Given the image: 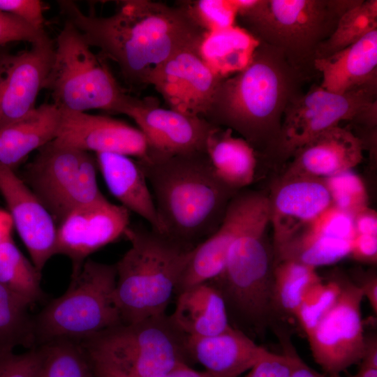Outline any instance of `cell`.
<instances>
[{
    "label": "cell",
    "instance_id": "cell-44",
    "mask_svg": "<svg viewBox=\"0 0 377 377\" xmlns=\"http://www.w3.org/2000/svg\"><path fill=\"white\" fill-rule=\"evenodd\" d=\"M283 350L290 356L292 364L290 377H330L323 375L307 365L285 337L282 338Z\"/></svg>",
    "mask_w": 377,
    "mask_h": 377
},
{
    "label": "cell",
    "instance_id": "cell-18",
    "mask_svg": "<svg viewBox=\"0 0 377 377\" xmlns=\"http://www.w3.org/2000/svg\"><path fill=\"white\" fill-rule=\"evenodd\" d=\"M56 143L84 151L114 153L141 158L148 152L142 131L121 120L61 109Z\"/></svg>",
    "mask_w": 377,
    "mask_h": 377
},
{
    "label": "cell",
    "instance_id": "cell-17",
    "mask_svg": "<svg viewBox=\"0 0 377 377\" xmlns=\"http://www.w3.org/2000/svg\"><path fill=\"white\" fill-rule=\"evenodd\" d=\"M267 200L268 195L254 191L241 190L232 198L218 228L193 250L176 295L221 274L232 243Z\"/></svg>",
    "mask_w": 377,
    "mask_h": 377
},
{
    "label": "cell",
    "instance_id": "cell-43",
    "mask_svg": "<svg viewBox=\"0 0 377 377\" xmlns=\"http://www.w3.org/2000/svg\"><path fill=\"white\" fill-rule=\"evenodd\" d=\"M349 256L358 262L376 264L377 261V235L355 234L351 240Z\"/></svg>",
    "mask_w": 377,
    "mask_h": 377
},
{
    "label": "cell",
    "instance_id": "cell-37",
    "mask_svg": "<svg viewBox=\"0 0 377 377\" xmlns=\"http://www.w3.org/2000/svg\"><path fill=\"white\" fill-rule=\"evenodd\" d=\"M332 205L353 216L368 206V196L362 179L352 170L324 179Z\"/></svg>",
    "mask_w": 377,
    "mask_h": 377
},
{
    "label": "cell",
    "instance_id": "cell-42",
    "mask_svg": "<svg viewBox=\"0 0 377 377\" xmlns=\"http://www.w3.org/2000/svg\"><path fill=\"white\" fill-rule=\"evenodd\" d=\"M267 352L244 377H290L292 364L289 355Z\"/></svg>",
    "mask_w": 377,
    "mask_h": 377
},
{
    "label": "cell",
    "instance_id": "cell-4",
    "mask_svg": "<svg viewBox=\"0 0 377 377\" xmlns=\"http://www.w3.org/2000/svg\"><path fill=\"white\" fill-rule=\"evenodd\" d=\"M359 0H232L241 27L258 41L281 50L311 80L320 46L341 16Z\"/></svg>",
    "mask_w": 377,
    "mask_h": 377
},
{
    "label": "cell",
    "instance_id": "cell-15",
    "mask_svg": "<svg viewBox=\"0 0 377 377\" xmlns=\"http://www.w3.org/2000/svg\"><path fill=\"white\" fill-rule=\"evenodd\" d=\"M28 50L0 60V129L27 115L45 89L54 53L47 34Z\"/></svg>",
    "mask_w": 377,
    "mask_h": 377
},
{
    "label": "cell",
    "instance_id": "cell-35",
    "mask_svg": "<svg viewBox=\"0 0 377 377\" xmlns=\"http://www.w3.org/2000/svg\"><path fill=\"white\" fill-rule=\"evenodd\" d=\"M340 291L339 277L326 282L320 279L307 289L294 316L306 335L333 306Z\"/></svg>",
    "mask_w": 377,
    "mask_h": 377
},
{
    "label": "cell",
    "instance_id": "cell-29",
    "mask_svg": "<svg viewBox=\"0 0 377 377\" xmlns=\"http://www.w3.org/2000/svg\"><path fill=\"white\" fill-rule=\"evenodd\" d=\"M351 241L311 232L306 228L274 251V263L293 260L316 269L349 256Z\"/></svg>",
    "mask_w": 377,
    "mask_h": 377
},
{
    "label": "cell",
    "instance_id": "cell-50",
    "mask_svg": "<svg viewBox=\"0 0 377 377\" xmlns=\"http://www.w3.org/2000/svg\"><path fill=\"white\" fill-rule=\"evenodd\" d=\"M330 377H343L339 374L330 375ZM348 377H377V369L360 367L359 371L353 376Z\"/></svg>",
    "mask_w": 377,
    "mask_h": 377
},
{
    "label": "cell",
    "instance_id": "cell-38",
    "mask_svg": "<svg viewBox=\"0 0 377 377\" xmlns=\"http://www.w3.org/2000/svg\"><path fill=\"white\" fill-rule=\"evenodd\" d=\"M306 228L317 234L349 241L355 235L353 216L333 205Z\"/></svg>",
    "mask_w": 377,
    "mask_h": 377
},
{
    "label": "cell",
    "instance_id": "cell-45",
    "mask_svg": "<svg viewBox=\"0 0 377 377\" xmlns=\"http://www.w3.org/2000/svg\"><path fill=\"white\" fill-rule=\"evenodd\" d=\"M353 216L355 234L377 235V214L374 209L367 206Z\"/></svg>",
    "mask_w": 377,
    "mask_h": 377
},
{
    "label": "cell",
    "instance_id": "cell-2",
    "mask_svg": "<svg viewBox=\"0 0 377 377\" xmlns=\"http://www.w3.org/2000/svg\"><path fill=\"white\" fill-rule=\"evenodd\" d=\"M308 81L281 50L259 41L248 65L221 79L202 117L237 132L257 155L274 157L285 111Z\"/></svg>",
    "mask_w": 377,
    "mask_h": 377
},
{
    "label": "cell",
    "instance_id": "cell-28",
    "mask_svg": "<svg viewBox=\"0 0 377 377\" xmlns=\"http://www.w3.org/2000/svg\"><path fill=\"white\" fill-rule=\"evenodd\" d=\"M259 41L238 25L208 32L200 48L205 63L224 78L249 63Z\"/></svg>",
    "mask_w": 377,
    "mask_h": 377
},
{
    "label": "cell",
    "instance_id": "cell-25",
    "mask_svg": "<svg viewBox=\"0 0 377 377\" xmlns=\"http://www.w3.org/2000/svg\"><path fill=\"white\" fill-rule=\"evenodd\" d=\"M177 295L170 318L186 336H213L232 327L224 300L211 283L195 285Z\"/></svg>",
    "mask_w": 377,
    "mask_h": 377
},
{
    "label": "cell",
    "instance_id": "cell-10",
    "mask_svg": "<svg viewBox=\"0 0 377 377\" xmlns=\"http://www.w3.org/2000/svg\"><path fill=\"white\" fill-rule=\"evenodd\" d=\"M96 157L54 140L38 149L21 177L58 226L74 210L106 199L96 179Z\"/></svg>",
    "mask_w": 377,
    "mask_h": 377
},
{
    "label": "cell",
    "instance_id": "cell-16",
    "mask_svg": "<svg viewBox=\"0 0 377 377\" xmlns=\"http://www.w3.org/2000/svg\"><path fill=\"white\" fill-rule=\"evenodd\" d=\"M129 226V211L107 199L80 207L57 226L56 255L71 260L75 276L89 256L124 236Z\"/></svg>",
    "mask_w": 377,
    "mask_h": 377
},
{
    "label": "cell",
    "instance_id": "cell-24",
    "mask_svg": "<svg viewBox=\"0 0 377 377\" xmlns=\"http://www.w3.org/2000/svg\"><path fill=\"white\" fill-rule=\"evenodd\" d=\"M97 168L110 192L129 212L162 233L154 198L145 174L137 160L114 153L96 154Z\"/></svg>",
    "mask_w": 377,
    "mask_h": 377
},
{
    "label": "cell",
    "instance_id": "cell-49",
    "mask_svg": "<svg viewBox=\"0 0 377 377\" xmlns=\"http://www.w3.org/2000/svg\"><path fill=\"white\" fill-rule=\"evenodd\" d=\"M13 223L8 211L0 209V245L12 237Z\"/></svg>",
    "mask_w": 377,
    "mask_h": 377
},
{
    "label": "cell",
    "instance_id": "cell-46",
    "mask_svg": "<svg viewBox=\"0 0 377 377\" xmlns=\"http://www.w3.org/2000/svg\"><path fill=\"white\" fill-rule=\"evenodd\" d=\"M360 289L373 311L377 313V276L374 273L365 274L360 276L357 281H353Z\"/></svg>",
    "mask_w": 377,
    "mask_h": 377
},
{
    "label": "cell",
    "instance_id": "cell-39",
    "mask_svg": "<svg viewBox=\"0 0 377 377\" xmlns=\"http://www.w3.org/2000/svg\"><path fill=\"white\" fill-rule=\"evenodd\" d=\"M40 364L39 348L20 354L0 352V377H38Z\"/></svg>",
    "mask_w": 377,
    "mask_h": 377
},
{
    "label": "cell",
    "instance_id": "cell-36",
    "mask_svg": "<svg viewBox=\"0 0 377 377\" xmlns=\"http://www.w3.org/2000/svg\"><path fill=\"white\" fill-rule=\"evenodd\" d=\"M177 5L207 33L236 25L237 10L232 0L181 1Z\"/></svg>",
    "mask_w": 377,
    "mask_h": 377
},
{
    "label": "cell",
    "instance_id": "cell-27",
    "mask_svg": "<svg viewBox=\"0 0 377 377\" xmlns=\"http://www.w3.org/2000/svg\"><path fill=\"white\" fill-rule=\"evenodd\" d=\"M205 152L216 175L229 188L239 191L253 182L258 155L232 130L215 126L207 138Z\"/></svg>",
    "mask_w": 377,
    "mask_h": 377
},
{
    "label": "cell",
    "instance_id": "cell-48",
    "mask_svg": "<svg viewBox=\"0 0 377 377\" xmlns=\"http://www.w3.org/2000/svg\"><path fill=\"white\" fill-rule=\"evenodd\" d=\"M157 377H221L209 371H198L191 368L188 364L178 367Z\"/></svg>",
    "mask_w": 377,
    "mask_h": 377
},
{
    "label": "cell",
    "instance_id": "cell-20",
    "mask_svg": "<svg viewBox=\"0 0 377 377\" xmlns=\"http://www.w3.org/2000/svg\"><path fill=\"white\" fill-rule=\"evenodd\" d=\"M268 198L274 251L332 205L324 179L308 177L283 175Z\"/></svg>",
    "mask_w": 377,
    "mask_h": 377
},
{
    "label": "cell",
    "instance_id": "cell-41",
    "mask_svg": "<svg viewBox=\"0 0 377 377\" xmlns=\"http://www.w3.org/2000/svg\"><path fill=\"white\" fill-rule=\"evenodd\" d=\"M44 9L43 3L39 0H0V11L40 31H44Z\"/></svg>",
    "mask_w": 377,
    "mask_h": 377
},
{
    "label": "cell",
    "instance_id": "cell-12",
    "mask_svg": "<svg viewBox=\"0 0 377 377\" xmlns=\"http://www.w3.org/2000/svg\"><path fill=\"white\" fill-rule=\"evenodd\" d=\"M340 293L330 310L306 335L315 362L330 375L360 362L364 347L360 289L339 277Z\"/></svg>",
    "mask_w": 377,
    "mask_h": 377
},
{
    "label": "cell",
    "instance_id": "cell-47",
    "mask_svg": "<svg viewBox=\"0 0 377 377\" xmlns=\"http://www.w3.org/2000/svg\"><path fill=\"white\" fill-rule=\"evenodd\" d=\"M360 367L377 369V338L376 335L365 337Z\"/></svg>",
    "mask_w": 377,
    "mask_h": 377
},
{
    "label": "cell",
    "instance_id": "cell-34",
    "mask_svg": "<svg viewBox=\"0 0 377 377\" xmlns=\"http://www.w3.org/2000/svg\"><path fill=\"white\" fill-rule=\"evenodd\" d=\"M28 306L0 283V352L34 343Z\"/></svg>",
    "mask_w": 377,
    "mask_h": 377
},
{
    "label": "cell",
    "instance_id": "cell-1",
    "mask_svg": "<svg viewBox=\"0 0 377 377\" xmlns=\"http://www.w3.org/2000/svg\"><path fill=\"white\" fill-rule=\"evenodd\" d=\"M61 13L101 56L114 62L132 89L148 85L151 71L178 51L201 45L207 34L179 6L149 0H126L110 16L85 14L68 0Z\"/></svg>",
    "mask_w": 377,
    "mask_h": 377
},
{
    "label": "cell",
    "instance_id": "cell-23",
    "mask_svg": "<svg viewBox=\"0 0 377 377\" xmlns=\"http://www.w3.org/2000/svg\"><path fill=\"white\" fill-rule=\"evenodd\" d=\"M314 66L323 77L320 86L332 92L377 87V29L332 56L316 59Z\"/></svg>",
    "mask_w": 377,
    "mask_h": 377
},
{
    "label": "cell",
    "instance_id": "cell-21",
    "mask_svg": "<svg viewBox=\"0 0 377 377\" xmlns=\"http://www.w3.org/2000/svg\"><path fill=\"white\" fill-rule=\"evenodd\" d=\"M364 149L362 138L347 128L334 126L298 149L283 175L325 179L359 165Z\"/></svg>",
    "mask_w": 377,
    "mask_h": 377
},
{
    "label": "cell",
    "instance_id": "cell-7",
    "mask_svg": "<svg viewBox=\"0 0 377 377\" xmlns=\"http://www.w3.org/2000/svg\"><path fill=\"white\" fill-rule=\"evenodd\" d=\"M268 200L232 243L221 274L211 283L223 297L230 320L258 330L272 310L274 256L267 230Z\"/></svg>",
    "mask_w": 377,
    "mask_h": 377
},
{
    "label": "cell",
    "instance_id": "cell-9",
    "mask_svg": "<svg viewBox=\"0 0 377 377\" xmlns=\"http://www.w3.org/2000/svg\"><path fill=\"white\" fill-rule=\"evenodd\" d=\"M45 89L59 108L77 112L102 110L119 114L129 95L103 57L94 54L80 31L66 20L54 43Z\"/></svg>",
    "mask_w": 377,
    "mask_h": 377
},
{
    "label": "cell",
    "instance_id": "cell-33",
    "mask_svg": "<svg viewBox=\"0 0 377 377\" xmlns=\"http://www.w3.org/2000/svg\"><path fill=\"white\" fill-rule=\"evenodd\" d=\"M41 364L38 377H96L77 341L58 340L39 347Z\"/></svg>",
    "mask_w": 377,
    "mask_h": 377
},
{
    "label": "cell",
    "instance_id": "cell-26",
    "mask_svg": "<svg viewBox=\"0 0 377 377\" xmlns=\"http://www.w3.org/2000/svg\"><path fill=\"white\" fill-rule=\"evenodd\" d=\"M60 119L59 108L44 103L0 129V164L15 170L32 151L52 141Z\"/></svg>",
    "mask_w": 377,
    "mask_h": 377
},
{
    "label": "cell",
    "instance_id": "cell-11",
    "mask_svg": "<svg viewBox=\"0 0 377 377\" xmlns=\"http://www.w3.org/2000/svg\"><path fill=\"white\" fill-rule=\"evenodd\" d=\"M376 89L371 87L341 94L313 84L286 110L274 157L291 158L311 139L342 121L376 127Z\"/></svg>",
    "mask_w": 377,
    "mask_h": 377
},
{
    "label": "cell",
    "instance_id": "cell-51",
    "mask_svg": "<svg viewBox=\"0 0 377 377\" xmlns=\"http://www.w3.org/2000/svg\"><path fill=\"white\" fill-rule=\"evenodd\" d=\"M7 52L4 47H0V60Z\"/></svg>",
    "mask_w": 377,
    "mask_h": 377
},
{
    "label": "cell",
    "instance_id": "cell-3",
    "mask_svg": "<svg viewBox=\"0 0 377 377\" xmlns=\"http://www.w3.org/2000/svg\"><path fill=\"white\" fill-rule=\"evenodd\" d=\"M155 203L162 234L194 249L219 226L238 192L216 175L205 151L136 158Z\"/></svg>",
    "mask_w": 377,
    "mask_h": 377
},
{
    "label": "cell",
    "instance_id": "cell-14",
    "mask_svg": "<svg viewBox=\"0 0 377 377\" xmlns=\"http://www.w3.org/2000/svg\"><path fill=\"white\" fill-rule=\"evenodd\" d=\"M200 48L187 47L170 56L151 71L148 85L154 87L170 109L202 117L223 77L205 63Z\"/></svg>",
    "mask_w": 377,
    "mask_h": 377
},
{
    "label": "cell",
    "instance_id": "cell-22",
    "mask_svg": "<svg viewBox=\"0 0 377 377\" xmlns=\"http://www.w3.org/2000/svg\"><path fill=\"white\" fill-rule=\"evenodd\" d=\"M186 350L189 360L198 362L205 371L221 377L239 376L267 352L233 327L213 336H187Z\"/></svg>",
    "mask_w": 377,
    "mask_h": 377
},
{
    "label": "cell",
    "instance_id": "cell-30",
    "mask_svg": "<svg viewBox=\"0 0 377 377\" xmlns=\"http://www.w3.org/2000/svg\"><path fill=\"white\" fill-rule=\"evenodd\" d=\"M41 276L12 237L0 245V283L29 307L43 297Z\"/></svg>",
    "mask_w": 377,
    "mask_h": 377
},
{
    "label": "cell",
    "instance_id": "cell-32",
    "mask_svg": "<svg viewBox=\"0 0 377 377\" xmlns=\"http://www.w3.org/2000/svg\"><path fill=\"white\" fill-rule=\"evenodd\" d=\"M377 29V1H359L340 17L332 35L320 46L316 59H325Z\"/></svg>",
    "mask_w": 377,
    "mask_h": 377
},
{
    "label": "cell",
    "instance_id": "cell-13",
    "mask_svg": "<svg viewBox=\"0 0 377 377\" xmlns=\"http://www.w3.org/2000/svg\"><path fill=\"white\" fill-rule=\"evenodd\" d=\"M119 114L135 121L147 140V153L158 155L205 151L207 138L215 127L201 117L161 108L151 97L129 94Z\"/></svg>",
    "mask_w": 377,
    "mask_h": 377
},
{
    "label": "cell",
    "instance_id": "cell-19",
    "mask_svg": "<svg viewBox=\"0 0 377 377\" xmlns=\"http://www.w3.org/2000/svg\"><path fill=\"white\" fill-rule=\"evenodd\" d=\"M0 193L36 269L56 255L57 226L51 214L14 170L0 164Z\"/></svg>",
    "mask_w": 377,
    "mask_h": 377
},
{
    "label": "cell",
    "instance_id": "cell-8",
    "mask_svg": "<svg viewBox=\"0 0 377 377\" xmlns=\"http://www.w3.org/2000/svg\"><path fill=\"white\" fill-rule=\"evenodd\" d=\"M115 265L87 259L67 290L33 320L34 343L88 339L123 323L115 297Z\"/></svg>",
    "mask_w": 377,
    "mask_h": 377
},
{
    "label": "cell",
    "instance_id": "cell-5",
    "mask_svg": "<svg viewBox=\"0 0 377 377\" xmlns=\"http://www.w3.org/2000/svg\"><path fill=\"white\" fill-rule=\"evenodd\" d=\"M130 247L115 264V297L123 323L165 314L194 249L164 234L129 226Z\"/></svg>",
    "mask_w": 377,
    "mask_h": 377
},
{
    "label": "cell",
    "instance_id": "cell-40",
    "mask_svg": "<svg viewBox=\"0 0 377 377\" xmlns=\"http://www.w3.org/2000/svg\"><path fill=\"white\" fill-rule=\"evenodd\" d=\"M46 35L45 30L36 29L15 16L0 11V47L14 42L32 44Z\"/></svg>",
    "mask_w": 377,
    "mask_h": 377
},
{
    "label": "cell",
    "instance_id": "cell-31",
    "mask_svg": "<svg viewBox=\"0 0 377 377\" xmlns=\"http://www.w3.org/2000/svg\"><path fill=\"white\" fill-rule=\"evenodd\" d=\"M321 278L316 268L293 261L274 263L272 289V310L295 316L307 289Z\"/></svg>",
    "mask_w": 377,
    "mask_h": 377
},
{
    "label": "cell",
    "instance_id": "cell-6",
    "mask_svg": "<svg viewBox=\"0 0 377 377\" xmlns=\"http://www.w3.org/2000/svg\"><path fill=\"white\" fill-rule=\"evenodd\" d=\"M186 339L163 314L120 323L80 343L96 377H157L188 364Z\"/></svg>",
    "mask_w": 377,
    "mask_h": 377
}]
</instances>
